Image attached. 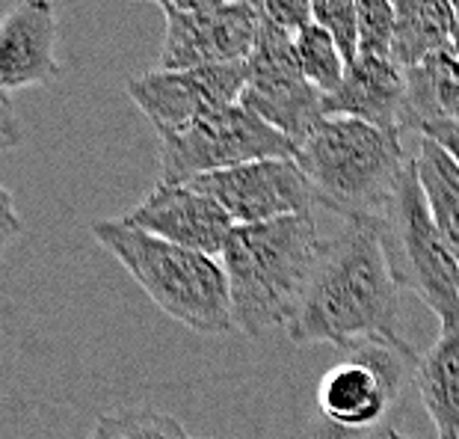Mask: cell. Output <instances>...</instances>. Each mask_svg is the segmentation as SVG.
I'll return each mask as SVG.
<instances>
[{"mask_svg":"<svg viewBox=\"0 0 459 439\" xmlns=\"http://www.w3.org/2000/svg\"><path fill=\"white\" fill-rule=\"evenodd\" d=\"M400 285L379 220L347 223L320 241L317 261L288 333L297 345L350 347L365 338L400 336Z\"/></svg>","mask_w":459,"mask_h":439,"instance_id":"1","label":"cell"},{"mask_svg":"<svg viewBox=\"0 0 459 439\" xmlns=\"http://www.w3.org/2000/svg\"><path fill=\"white\" fill-rule=\"evenodd\" d=\"M412 158L415 152L403 149V134L350 116H326L294 154L320 208L347 223L383 220Z\"/></svg>","mask_w":459,"mask_h":439,"instance_id":"2","label":"cell"},{"mask_svg":"<svg viewBox=\"0 0 459 439\" xmlns=\"http://www.w3.org/2000/svg\"><path fill=\"white\" fill-rule=\"evenodd\" d=\"M320 241L315 214L234 226L220 256L229 277L234 329L258 338L294 320Z\"/></svg>","mask_w":459,"mask_h":439,"instance_id":"3","label":"cell"},{"mask_svg":"<svg viewBox=\"0 0 459 439\" xmlns=\"http://www.w3.org/2000/svg\"><path fill=\"white\" fill-rule=\"evenodd\" d=\"M92 238L131 273L152 303L199 336L234 329L226 268L202 252L175 247L128 220L92 223Z\"/></svg>","mask_w":459,"mask_h":439,"instance_id":"4","label":"cell"},{"mask_svg":"<svg viewBox=\"0 0 459 439\" xmlns=\"http://www.w3.org/2000/svg\"><path fill=\"white\" fill-rule=\"evenodd\" d=\"M320 380V425L302 439H365L385 422L400 395L415 380L418 356L400 336H377L344 347Z\"/></svg>","mask_w":459,"mask_h":439,"instance_id":"5","label":"cell"},{"mask_svg":"<svg viewBox=\"0 0 459 439\" xmlns=\"http://www.w3.org/2000/svg\"><path fill=\"white\" fill-rule=\"evenodd\" d=\"M379 226L397 285L424 300L442 329L459 327V265L429 214L415 158Z\"/></svg>","mask_w":459,"mask_h":439,"instance_id":"6","label":"cell"},{"mask_svg":"<svg viewBox=\"0 0 459 439\" xmlns=\"http://www.w3.org/2000/svg\"><path fill=\"white\" fill-rule=\"evenodd\" d=\"M158 184L178 188L202 175L243 167L252 161L294 158L297 145L240 101L202 116L181 131L158 134Z\"/></svg>","mask_w":459,"mask_h":439,"instance_id":"7","label":"cell"},{"mask_svg":"<svg viewBox=\"0 0 459 439\" xmlns=\"http://www.w3.org/2000/svg\"><path fill=\"white\" fill-rule=\"evenodd\" d=\"M166 33L160 45V68L231 66L247 63L264 22L261 0H234L199 13L163 6Z\"/></svg>","mask_w":459,"mask_h":439,"instance_id":"8","label":"cell"},{"mask_svg":"<svg viewBox=\"0 0 459 439\" xmlns=\"http://www.w3.org/2000/svg\"><path fill=\"white\" fill-rule=\"evenodd\" d=\"M190 188L217 202L234 226H258L294 214H311L317 205L315 188L294 158L252 161L211 172L190 181Z\"/></svg>","mask_w":459,"mask_h":439,"instance_id":"9","label":"cell"},{"mask_svg":"<svg viewBox=\"0 0 459 439\" xmlns=\"http://www.w3.org/2000/svg\"><path fill=\"white\" fill-rule=\"evenodd\" d=\"M247 63L181 68V72L154 68L131 77L125 92L158 134L181 131L202 116L238 104L247 90Z\"/></svg>","mask_w":459,"mask_h":439,"instance_id":"10","label":"cell"},{"mask_svg":"<svg viewBox=\"0 0 459 439\" xmlns=\"http://www.w3.org/2000/svg\"><path fill=\"white\" fill-rule=\"evenodd\" d=\"M125 220L154 238L211 259L222 256L234 232L229 214L190 184H178V188L154 184L149 197L125 214Z\"/></svg>","mask_w":459,"mask_h":439,"instance_id":"11","label":"cell"},{"mask_svg":"<svg viewBox=\"0 0 459 439\" xmlns=\"http://www.w3.org/2000/svg\"><path fill=\"white\" fill-rule=\"evenodd\" d=\"M60 18L54 0H15L0 22V92L45 86L60 77Z\"/></svg>","mask_w":459,"mask_h":439,"instance_id":"12","label":"cell"},{"mask_svg":"<svg viewBox=\"0 0 459 439\" xmlns=\"http://www.w3.org/2000/svg\"><path fill=\"white\" fill-rule=\"evenodd\" d=\"M326 116H350L383 131H406V72L388 57L359 54L332 95Z\"/></svg>","mask_w":459,"mask_h":439,"instance_id":"13","label":"cell"},{"mask_svg":"<svg viewBox=\"0 0 459 439\" xmlns=\"http://www.w3.org/2000/svg\"><path fill=\"white\" fill-rule=\"evenodd\" d=\"M415 386L438 439H459V327L442 329L418 359Z\"/></svg>","mask_w":459,"mask_h":439,"instance_id":"14","label":"cell"},{"mask_svg":"<svg viewBox=\"0 0 459 439\" xmlns=\"http://www.w3.org/2000/svg\"><path fill=\"white\" fill-rule=\"evenodd\" d=\"M459 122V57L454 48L406 68V131Z\"/></svg>","mask_w":459,"mask_h":439,"instance_id":"15","label":"cell"},{"mask_svg":"<svg viewBox=\"0 0 459 439\" xmlns=\"http://www.w3.org/2000/svg\"><path fill=\"white\" fill-rule=\"evenodd\" d=\"M392 4H394L392 60L403 72L424 63L427 57L454 48L451 0H392Z\"/></svg>","mask_w":459,"mask_h":439,"instance_id":"16","label":"cell"},{"mask_svg":"<svg viewBox=\"0 0 459 439\" xmlns=\"http://www.w3.org/2000/svg\"><path fill=\"white\" fill-rule=\"evenodd\" d=\"M415 170L421 179L429 214L459 265V163L442 145L421 136L415 152Z\"/></svg>","mask_w":459,"mask_h":439,"instance_id":"17","label":"cell"},{"mask_svg":"<svg viewBox=\"0 0 459 439\" xmlns=\"http://www.w3.org/2000/svg\"><path fill=\"white\" fill-rule=\"evenodd\" d=\"M294 45H297V60H299L302 77H306L311 86H317L324 95L335 92L347 75L344 54H341L335 39H332L324 27L308 24L294 36Z\"/></svg>","mask_w":459,"mask_h":439,"instance_id":"18","label":"cell"},{"mask_svg":"<svg viewBox=\"0 0 459 439\" xmlns=\"http://www.w3.org/2000/svg\"><path fill=\"white\" fill-rule=\"evenodd\" d=\"M90 439H193L172 416L158 409H119L99 416Z\"/></svg>","mask_w":459,"mask_h":439,"instance_id":"19","label":"cell"},{"mask_svg":"<svg viewBox=\"0 0 459 439\" xmlns=\"http://www.w3.org/2000/svg\"><path fill=\"white\" fill-rule=\"evenodd\" d=\"M311 24L324 27V31L335 39L347 66L359 57L356 0H311Z\"/></svg>","mask_w":459,"mask_h":439,"instance_id":"20","label":"cell"},{"mask_svg":"<svg viewBox=\"0 0 459 439\" xmlns=\"http://www.w3.org/2000/svg\"><path fill=\"white\" fill-rule=\"evenodd\" d=\"M359 15V54L388 57L394 39V4L392 0H356Z\"/></svg>","mask_w":459,"mask_h":439,"instance_id":"21","label":"cell"},{"mask_svg":"<svg viewBox=\"0 0 459 439\" xmlns=\"http://www.w3.org/2000/svg\"><path fill=\"white\" fill-rule=\"evenodd\" d=\"M264 18L288 33H299L311 24V0H261Z\"/></svg>","mask_w":459,"mask_h":439,"instance_id":"22","label":"cell"},{"mask_svg":"<svg viewBox=\"0 0 459 439\" xmlns=\"http://www.w3.org/2000/svg\"><path fill=\"white\" fill-rule=\"evenodd\" d=\"M24 232V223H22V214L15 208V199L4 184H0V261H4V252L9 243H15L22 238Z\"/></svg>","mask_w":459,"mask_h":439,"instance_id":"23","label":"cell"},{"mask_svg":"<svg viewBox=\"0 0 459 439\" xmlns=\"http://www.w3.org/2000/svg\"><path fill=\"white\" fill-rule=\"evenodd\" d=\"M22 140H24L22 119L15 116V107H13V101H9V95L0 92V152L15 149Z\"/></svg>","mask_w":459,"mask_h":439,"instance_id":"24","label":"cell"},{"mask_svg":"<svg viewBox=\"0 0 459 439\" xmlns=\"http://www.w3.org/2000/svg\"><path fill=\"white\" fill-rule=\"evenodd\" d=\"M418 134L433 140L436 145H442V149L459 163V122H429Z\"/></svg>","mask_w":459,"mask_h":439,"instance_id":"25","label":"cell"},{"mask_svg":"<svg viewBox=\"0 0 459 439\" xmlns=\"http://www.w3.org/2000/svg\"><path fill=\"white\" fill-rule=\"evenodd\" d=\"M222 4H234V0H172L169 6L184 9V13H199V9H213Z\"/></svg>","mask_w":459,"mask_h":439,"instance_id":"26","label":"cell"},{"mask_svg":"<svg viewBox=\"0 0 459 439\" xmlns=\"http://www.w3.org/2000/svg\"><path fill=\"white\" fill-rule=\"evenodd\" d=\"M454 6V51L459 54V0H451Z\"/></svg>","mask_w":459,"mask_h":439,"instance_id":"27","label":"cell"},{"mask_svg":"<svg viewBox=\"0 0 459 439\" xmlns=\"http://www.w3.org/2000/svg\"><path fill=\"white\" fill-rule=\"evenodd\" d=\"M388 439H412V436H403L400 431H388Z\"/></svg>","mask_w":459,"mask_h":439,"instance_id":"28","label":"cell"},{"mask_svg":"<svg viewBox=\"0 0 459 439\" xmlns=\"http://www.w3.org/2000/svg\"><path fill=\"white\" fill-rule=\"evenodd\" d=\"M154 4H160V9H163V6H169L172 0H154Z\"/></svg>","mask_w":459,"mask_h":439,"instance_id":"29","label":"cell"},{"mask_svg":"<svg viewBox=\"0 0 459 439\" xmlns=\"http://www.w3.org/2000/svg\"><path fill=\"white\" fill-rule=\"evenodd\" d=\"M193 439H196V436H193Z\"/></svg>","mask_w":459,"mask_h":439,"instance_id":"30","label":"cell"},{"mask_svg":"<svg viewBox=\"0 0 459 439\" xmlns=\"http://www.w3.org/2000/svg\"><path fill=\"white\" fill-rule=\"evenodd\" d=\"M456 57H459V54H456Z\"/></svg>","mask_w":459,"mask_h":439,"instance_id":"31","label":"cell"}]
</instances>
